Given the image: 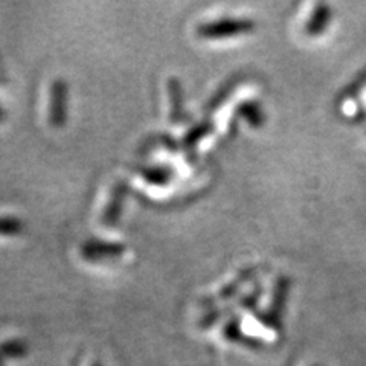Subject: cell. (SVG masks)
Here are the masks:
<instances>
[{
	"label": "cell",
	"instance_id": "8",
	"mask_svg": "<svg viewBox=\"0 0 366 366\" xmlns=\"http://www.w3.org/2000/svg\"><path fill=\"white\" fill-rule=\"evenodd\" d=\"M211 130V125H208V124H203V125H199V127H196V129H192L189 133H188V136H187V144L188 145H192V144H196V142H199L202 137L206 134V132H209Z\"/></svg>",
	"mask_w": 366,
	"mask_h": 366
},
{
	"label": "cell",
	"instance_id": "3",
	"mask_svg": "<svg viewBox=\"0 0 366 366\" xmlns=\"http://www.w3.org/2000/svg\"><path fill=\"white\" fill-rule=\"evenodd\" d=\"M125 250L124 246L117 243H102V242H92L83 247V255L87 259H102V258H113L121 255Z\"/></svg>",
	"mask_w": 366,
	"mask_h": 366
},
{
	"label": "cell",
	"instance_id": "6",
	"mask_svg": "<svg viewBox=\"0 0 366 366\" xmlns=\"http://www.w3.org/2000/svg\"><path fill=\"white\" fill-rule=\"evenodd\" d=\"M169 95H171V98H173V102H174V114H173V118H174V121H177L179 118H180V114H182V112L179 110V106H180V102H182V90H180V86H179V83L176 81V79H169Z\"/></svg>",
	"mask_w": 366,
	"mask_h": 366
},
{
	"label": "cell",
	"instance_id": "4",
	"mask_svg": "<svg viewBox=\"0 0 366 366\" xmlns=\"http://www.w3.org/2000/svg\"><path fill=\"white\" fill-rule=\"evenodd\" d=\"M124 196H125V187L124 185H119L117 189H114L113 192V199L109 204V208L104 214V223L106 224H114L118 220V215H119V211H121V204H122V200H124Z\"/></svg>",
	"mask_w": 366,
	"mask_h": 366
},
{
	"label": "cell",
	"instance_id": "1",
	"mask_svg": "<svg viewBox=\"0 0 366 366\" xmlns=\"http://www.w3.org/2000/svg\"><path fill=\"white\" fill-rule=\"evenodd\" d=\"M252 29V23L247 20H235V19H223L212 23H204L197 29L202 39H224L227 36H235Z\"/></svg>",
	"mask_w": 366,
	"mask_h": 366
},
{
	"label": "cell",
	"instance_id": "2",
	"mask_svg": "<svg viewBox=\"0 0 366 366\" xmlns=\"http://www.w3.org/2000/svg\"><path fill=\"white\" fill-rule=\"evenodd\" d=\"M52 102H51V124L54 127H61L66 121V102L67 87L64 81H55L52 86Z\"/></svg>",
	"mask_w": 366,
	"mask_h": 366
},
{
	"label": "cell",
	"instance_id": "5",
	"mask_svg": "<svg viewBox=\"0 0 366 366\" xmlns=\"http://www.w3.org/2000/svg\"><path fill=\"white\" fill-rule=\"evenodd\" d=\"M144 177L147 180L153 182L154 185H164V183L171 177V174L168 173V169L164 168H152V169H145Z\"/></svg>",
	"mask_w": 366,
	"mask_h": 366
},
{
	"label": "cell",
	"instance_id": "9",
	"mask_svg": "<svg viewBox=\"0 0 366 366\" xmlns=\"http://www.w3.org/2000/svg\"><path fill=\"white\" fill-rule=\"evenodd\" d=\"M98 366H99V365H98Z\"/></svg>",
	"mask_w": 366,
	"mask_h": 366
},
{
	"label": "cell",
	"instance_id": "7",
	"mask_svg": "<svg viewBox=\"0 0 366 366\" xmlns=\"http://www.w3.org/2000/svg\"><path fill=\"white\" fill-rule=\"evenodd\" d=\"M21 231V223L16 219L0 220V234H19Z\"/></svg>",
	"mask_w": 366,
	"mask_h": 366
}]
</instances>
